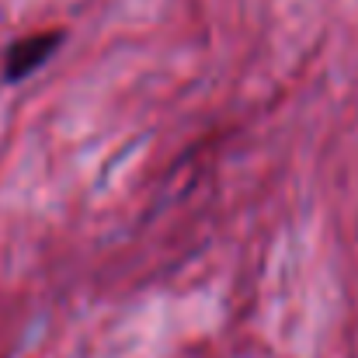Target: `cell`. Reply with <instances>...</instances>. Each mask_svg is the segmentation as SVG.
<instances>
[{
    "mask_svg": "<svg viewBox=\"0 0 358 358\" xmlns=\"http://www.w3.org/2000/svg\"><path fill=\"white\" fill-rule=\"evenodd\" d=\"M59 45V35L56 31H45V35H31V38H21L10 45L7 52V80H21L28 77L31 70H38Z\"/></svg>",
    "mask_w": 358,
    "mask_h": 358,
    "instance_id": "obj_1",
    "label": "cell"
}]
</instances>
